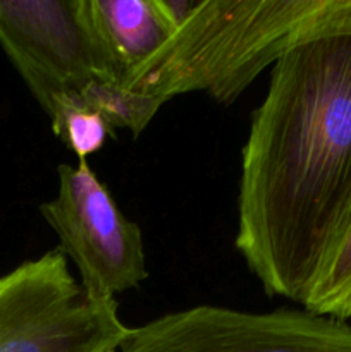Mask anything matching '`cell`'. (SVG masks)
<instances>
[{"label": "cell", "mask_w": 351, "mask_h": 352, "mask_svg": "<svg viewBox=\"0 0 351 352\" xmlns=\"http://www.w3.org/2000/svg\"><path fill=\"white\" fill-rule=\"evenodd\" d=\"M351 222V30L289 48L241 150L234 246L270 298L299 302Z\"/></svg>", "instance_id": "1"}, {"label": "cell", "mask_w": 351, "mask_h": 352, "mask_svg": "<svg viewBox=\"0 0 351 352\" xmlns=\"http://www.w3.org/2000/svg\"><path fill=\"white\" fill-rule=\"evenodd\" d=\"M322 0H198L126 88L169 102L203 91L233 103L289 48L315 34Z\"/></svg>", "instance_id": "2"}, {"label": "cell", "mask_w": 351, "mask_h": 352, "mask_svg": "<svg viewBox=\"0 0 351 352\" xmlns=\"http://www.w3.org/2000/svg\"><path fill=\"white\" fill-rule=\"evenodd\" d=\"M116 299L93 298L58 248L0 277V352H119Z\"/></svg>", "instance_id": "3"}, {"label": "cell", "mask_w": 351, "mask_h": 352, "mask_svg": "<svg viewBox=\"0 0 351 352\" xmlns=\"http://www.w3.org/2000/svg\"><path fill=\"white\" fill-rule=\"evenodd\" d=\"M0 47L47 116L93 79L120 82L88 0H0Z\"/></svg>", "instance_id": "4"}, {"label": "cell", "mask_w": 351, "mask_h": 352, "mask_svg": "<svg viewBox=\"0 0 351 352\" xmlns=\"http://www.w3.org/2000/svg\"><path fill=\"white\" fill-rule=\"evenodd\" d=\"M58 191L40 205L58 250L79 272L88 294L116 299L148 278L143 236L86 160L58 165Z\"/></svg>", "instance_id": "5"}, {"label": "cell", "mask_w": 351, "mask_h": 352, "mask_svg": "<svg viewBox=\"0 0 351 352\" xmlns=\"http://www.w3.org/2000/svg\"><path fill=\"white\" fill-rule=\"evenodd\" d=\"M119 352H351V325L306 309L203 305L131 329Z\"/></svg>", "instance_id": "6"}, {"label": "cell", "mask_w": 351, "mask_h": 352, "mask_svg": "<svg viewBox=\"0 0 351 352\" xmlns=\"http://www.w3.org/2000/svg\"><path fill=\"white\" fill-rule=\"evenodd\" d=\"M93 28L126 85L174 34L157 0H88Z\"/></svg>", "instance_id": "7"}, {"label": "cell", "mask_w": 351, "mask_h": 352, "mask_svg": "<svg viewBox=\"0 0 351 352\" xmlns=\"http://www.w3.org/2000/svg\"><path fill=\"white\" fill-rule=\"evenodd\" d=\"M162 105L164 103L160 100L133 91L117 81L93 79L79 91L65 96L48 119L64 107H81L100 113L116 133L117 129H126L138 138L147 129Z\"/></svg>", "instance_id": "8"}, {"label": "cell", "mask_w": 351, "mask_h": 352, "mask_svg": "<svg viewBox=\"0 0 351 352\" xmlns=\"http://www.w3.org/2000/svg\"><path fill=\"white\" fill-rule=\"evenodd\" d=\"M301 306L306 311L341 322L351 318V222L327 256Z\"/></svg>", "instance_id": "9"}, {"label": "cell", "mask_w": 351, "mask_h": 352, "mask_svg": "<svg viewBox=\"0 0 351 352\" xmlns=\"http://www.w3.org/2000/svg\"><path fill=\"white\" fill-rule=\"evenodd\" d=\"M52 131L55 136L79 158L98 153L109 138L117 133L109 126L100 113L81 107H64L50 117Z\"/></svg>", "instance_id": "10"}, {"label": "cell", "mask_w": 351, "mask_h": 352, "mask_svg": "<svg viewBox=\"0 0 351 352\" xmlns=\"http://www.w3.org/2000/svg\"><path fill=\"white\" fill-rule=\"evenodd\" d=\"M326 23L329 30H351V0H327Z\"/></svg>", "instance_id": "11"}]
</instances>
